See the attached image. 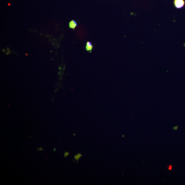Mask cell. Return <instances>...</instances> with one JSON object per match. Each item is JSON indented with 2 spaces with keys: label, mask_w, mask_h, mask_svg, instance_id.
<instances>
[{
  "label": "cell",
  "mask_w": 185,
  "mask_h": 185,
  "mask_svg": "<svg viewBox=\"0 0 185 185\" xmlns=\"http://www.w3.org/2000/svg\"><path fill=\"white\" fill-rule=\"evenodd\" d=\"M173 3L174 7L177 9L182 8L185 5L184 0H174Z\"/></svg>",
  "instance_id": "obj_1"
},
{
  "label": "cell",
  "mask_w": 185,
  "mask_h": 185,
  "mask_svg": "<svg viewBox=\"0 0 185 185\" xmlns=\"http://www.w3.org/2000/svg\"><path fill=\"white\" fill-rule=\"evenodd\" d=\"M85 48H86V50L87 52L91 53L93 48V45L90 41H88L86 43Z\"/></svg>",
  "instance_id": "obj_2"
},
{
  "label": "cell",
  "mask_w": 185,
  "mask_h": 185,
  "mask_svg": "<svg viewBox=\"0 0 185 185\" xmlns=\"http://www.w3.org/2000/svg\"><path fill=\"white\" fill-rule=\"evenodd\" d=\"M78 23L75 20H72L69 23V28L71 29H72L73 30H74L76 27L77 26Z\"/></svg>",
  "instance_id": "obj_3"
},
{
  "label": "cell",
  "mask_w": 185,
  "mask_h": 185,
  "mask_svg": "<svg viewBox=\"0 0 185 185\" xmlns=\"http://www.w3.org/2000/svg\"><path fill=\"white\" fill-rule=\"evenodd\" d=\"M167 169L171 171L173 169V166L171 165H169L167 167Z\"/></svg>",
  "instance_id": "obj_4"
}]
</instances>
